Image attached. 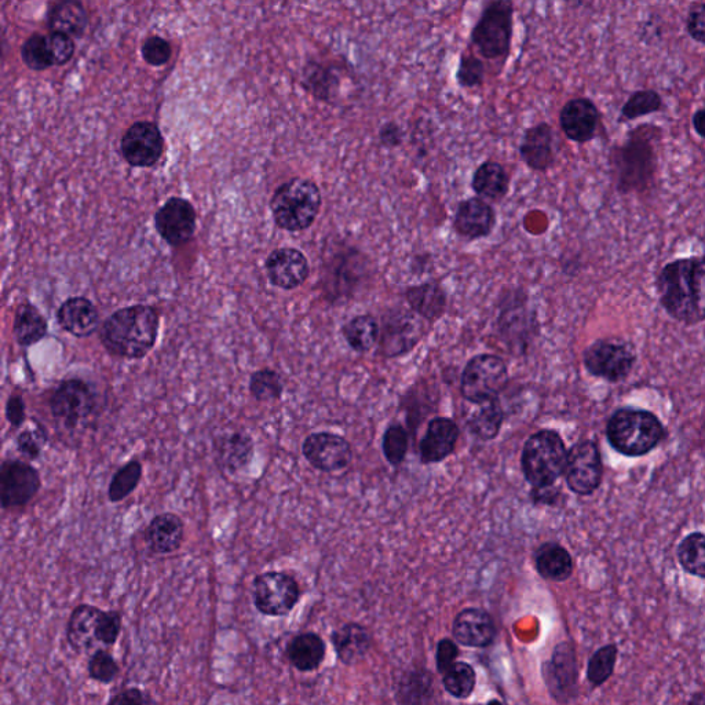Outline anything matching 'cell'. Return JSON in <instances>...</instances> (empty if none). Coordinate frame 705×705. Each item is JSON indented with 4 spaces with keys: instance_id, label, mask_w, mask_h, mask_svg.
Instances as JSON below:
<instances>
[{
    "instance_id": "6da1fadb",
    "label": "cell",
    "mask_w": 705,
    "mask_h": 705,
    "mask_svg": "<svg viewBox=\"0 0 705 705\" xmlns=\"http://www.w3.org/2000/svg\"><path fill=\"white\" fill-rule=\"evenodd\" d=\"M656 287L661 306L672 319L688 325L705 320V255L668 262Z\"/></svg>"
},
{
    "instance_id": "7a4b0ae2",
    "label": "cell",
    "mask_w": 705,
    "mask_h": 705,
    "mask_svg": "<svg viewBox=\"0 0 705 705\" xmlns=\"http://www.w3.org/2000/svg\"><path fill=\"white\" fill-rule=\"evenodd\" d=\"M159 328V313L153 306H127L102 323L100 341L113 357L141 360L155 349Z\"/></svg>"
},
{
    "instance_id": "3957f363",
    "label": "cell",
    "mask_w": 705,
    "mask_h": 705,
    "mask_svg": "<svg viewBox=\"0 0 705 705\" xmlns=\"http://www.w3.org/2000/svg\"><path fill=\"white\" fill-rule=\"evenodd\" d=\"M661 130L655 126H639L631 131L622 146H615L610 153V164L615 174L616 189L623 195L644 192L655 180L657 155L655 140Z\"/></svg>"
},
{
    "instance_id": "277c9868",
    "label": "cell",
    "mask_w": 705,
    "mask_h": 705,
    "mask_svg": "<svg viewBox=\"0 0 705 705\" xmlns=\"http://www.w3.org/2000/svg\"><path fill=\"white\" fill-rule=\"evenodd\" d=\"M606 437L619 454L628 458H641L664 440L666 429L652 412L638 408H622L610 416L606 425Z\"/></svg>"
},
{
    "instance_id": "5b68a950",
    "label": "cell",
    "mask_w": 705,
    "mask_h": 705,
    "mask_svg": "<svg viewBox=\"0 0 705 705\" xmlns=\"http://www.w3.org/2000/svg\"><path fill=\"white\" fill-rule=\"evenodd\" d=\"M321 206L323 196L319 185L302 177L284 182L270 200L276 225L287 232L309 229L319 217Z\"/></svg>"
},
{
    "instance_id": "8992f818",
    "label": "cell",
    "mask_w": 705,
    "mask_h": 705,
    "mask_svg": "<svg viewBox=\"0 0 705 705\" xmlns=\"http://www.w3.org/2000/svg\"><path fill=\"white\" fill-rule=\"evenodd\" d=\"M568 451L560 434L540 430L528 438L522 449L521 465L533 488L553 487L565 473Z\"/></svg>"
},
{
    "instance_id": "52a82bcc",
    "label": "cell",
    "mask_w": 705,
    "mask_h": 705,
    "mask_svg": "<svg viewBox=\"0 0 705 705\" xmlns=\"http://www.w3.org/2000/svg\"><path fill=\"white\" fill-rule=\"evenodd\" d=\"M513 29V3L507 0L491 2L482 10L471 31V43L487 60L504 62L511 53Z\"/></svg>"
},
{
    "instance_id": "ba28073f",
    "label": "cell",
    "mask_w": 705,
    "mask_h": 705,
    "mask_svg": "<svg viewBox=\"0 0 705 705\" xmlns=\"http://www.w3.org/2000/svg\"><path fill=\"white\" fill-rule=\"evenodd\" d=\"M53 418L67 430H78L96 414L98 396L93 387L79 378L64 379L50 397Z\"/></svg>"
},
{
    "instance_id": "9c48e42d",
    "label": "cell",
    "mask_w": 705,
    "mask_h": 705,
    "mask_svg": "<svg viewBox=\"0 0 705 705\" xmlns=\"http://www.w3.org/2000/svg\"><path fill=\"white\" fill-rule=\"evenodd\" d=\"M509 382L507 365L498 356L481 354L466 365L462 375L463 397L474 404L495 401Z\"/></svg>"
},
{
    "instance_id": "30bf717a",
    "label": "cell",
    "mask_w": 705,
    "mask_h": 705,
    "mask_svg": "<svg viewBox=\"0 0 705 705\" xmlns=\"http://www.w3.org/2000/svg\"><path fill=\"white\" fill-rule=\"evenodd\" d=\"M583 357L591 375L612 383L624 381L637 361L633 345L619 338L598 339L587 347Z\"/></svg>"
},
{
    "instance_id": "8fae6325",
    "label": "cell",
    "mask_w": 705,
    "mask_h": 705,
    "mask_svg": "<svg viewBox=\"0 0 705 705\" xmlns=\"http://www.w3.org/2000/svg\"><path fill=\"white\" fill-rule=\"evenodd\" d=\"M255 608L262 615L281 617L290 615L301 598L297 580L286 572L261 573L252 583Z\"/></svg>"
},
{
    "instance_id": "7c38bea8",
    "label": "cell",
    "mask_w": 705,
    "mask_h": 705,
    "mask_svg": "<svg viewBox=\"0 0 705 705\" xmlns=\"http://www.w3.org/2000/svg\"><path fill=\"white\" fill-rule=\"evenodd\" d=\"M543 678L558 704H569L579 697V663L571 641H562L555 646L553 655L544 661Z\"/></svg>"
},
{
    "instance_id": "4fadbf2b",
    "label": "cell",
    "mask_w": 705,
    "mask_h": 705,
    "mask_svg": "<svg viewBox=\"0 0 705 705\" xmlns=\"http://www.w3.org/2000/svg\"><path fill=\"white\" fill-rule=\"evenodd\" d=\"M565 480L576 495H593L604 477L602 456L594 441L584 440L573 445L566 460Z\"/></svg>"
},
{
    "instance_id": "5bb4252c",
    "label": "cell",
    "mask_w": 705,
    "mask_h": 705,
    "mask_svg": "<svg viewBox=\"0 0 705 705\" xmlns=\"http://www.w3.org/2000/svg\"><path fill=\"white\" fill-rule=\"evenodd\" d=\"M42 487L39 471L18 459L3 460L0 469V498L3 509L27 506Z\"/></svg>"
},
{
    "instance_id": "9a60e30c",
    "label": "cell",
    "mask_w": 705,
    "mask_h": 705,
    "mask_svg": "<svg viewBox=\"0 0 705 705\" xmlns=\"http://www.w3.org/2000/svg\"><path fill=\"white\" fill-rule=\"evenodd\" d=\"M73 54H75V43L72 38L57 32H51L49 35H32L21 50L25 65L34 71L67 64Z\"/></svg>"
},
{
    "instance_id": "2e32d148",
    "label": "cell",
    "mask_w": 705,
    "mask_h": 705,
    "mask_svg": "<svg viewBox=\"0 0 705 705\" xmlns=\"http://www.w3.org/2000/svg\"><path fill=\"white\" fill-rule=\"evenodd\" d=\"M120 149L130 166L152 167L163 155V135L156 124L137 122L124 133Z\"/></svg>"
},
{
    "instance_id": "e0dca14e",
    "label": "cell",
    "mask_w": 705,
    "mask_h": 705,
    "mask_svg": "<svg viewBox=\"0 0 705 705\" xmlns=\"http://www.w3.org/2000/svg\"><path fill=\"white\" fill-rule=\"evenodd\" d=\"M196 218L191 203L181 197H171L155 215L157 233L170 246H182L195 235Z\"/></svg>"
},
{
    "instance_id": "ac0fdd59",
    "label": "cell",
    "mask_w": 705,
    "mask_h": 705,
    "mask_svg": "<svg viewBox=\"0 0 705 705\" xmlns=\"http://www.w3.org/2000/svg\"><path fill=\"white\" fill-rule=\"evenodd\" d=\"M302 454L314 469L332 473L345 469L352 460V447L334 433L310 434L302 445Z\"/></svg>"
},
{
    "instance_id": "d6986e66",
    "label": "cell",
    "mask_w": 705,
    "mask_h": 705,
    "mask_svg": "<svg viewBox=\"0 0 705 705\" xmlns=\"http://www.w3.org/2000/svg\"><path fill=\"white\" fill-rule=\"evenodd\" d=\"M270 283L281 290L301 287L310 275L308 258L297 248L284 247L269 255L265 263Z\"/></svg>"
},
{
    "instance_id": "ffe728a7",
    "label": "cell",
    "mask_w": 705,
    "mask_h": 705,
    "mask_svg": "<svg viewBox=\"0 0 705 705\" xmlns=\"http://www.w3.org/2000/svg\"><path fill=\"white\" fill-rule=\"evenodd\" d=\"M601 113L590 98H573L560 112V126L568 140L586 144L597 137Z\"/></svg>"
},
{
    "instance_id": "44dd1931",
    "label": "cell",
    "mask_w": 705,
    "mask_h": 705,
    "mask_svg": "<svg viewBox=\"0 0 705 705\" xmlns=\"http://www.w3.org/2000/svg\"><path fill=\"white\" fill-rule=\"evenodd\" d=\"M498 217L495 208L481 197H469L456 207L454 229L466 240H480L491 236Z\"/></svg>"
},
{
    "instance_id": "7402d4cb",
    "label": "cell",
    "mask_w": 705,
    "mask_h": 705,
    "mask_svg": "<svg viewBox=\"0 0 705 705\" xmlns=\"http://www.w3.org/2000/svg\"><path fill=\"white\" fill-rule=\"evenodd\" d=\"M452 634L459 644L470 648H488L496 638V626L487 610L467 608L458 613Z\"/></svg>"
},
{
    "instance_id": "603a6c76",
    "label": "cell",
    "mask_w": 705,
    "mask_h": 705,
    "mask_svg": "<svg viewBox=\"0 0 705 705\" xmlns=\"http://www.w3.org/2000/svg\"><path fill=\"white\" fill-rule=\"evenodd\" d=\"M554 130L549 123H539L525 130L520 145L521 159L538 173H546L555 164Z\"/></svg>"
},
{
    "instance_id": "cb8c5ba5",
    "label": "cell",
    "mask_w": 705,
    "mask_h": 705,
    "mask_svg": "<svg viewBox=\"0 0 705 705\" xmlns=\"http://www.w3.org/2000/svg\"><path fill=\"white\" fill-rule=\"evenodd\" d=\"M215 460L219 469L235 476L250 467L254 458V441L246 431H232L215 441Z\"/></svg>"
},
{
    "instance_id": "d4e9b609",
    "label": "cell",
    "mask_w": 705,
    "mask_h": 705,
    "mask_svg": "<svg viewBox=\"0 0 705 705\" xmlns=\"http://www.w3.org/2000/svg\"><path fill=\"white\" fill-rule=\"evenodd\" d=\"M57 321L68 334L76 338H89L100 328V312L90 299L73 297L58 309Z\"/></svg>"
},
{
    "instance_id": "484cf974",
    "label": "cell",
    "mask_w": 705,
    "mask_h": 705,
    "mask_svg": "<svg viewBox=\"0 0 705 705\" xmlns=\"http://www.w3.org/2000/svg\"><path fill=\"white\" fill-rule=\"evenodd\" d=\"M459 429L454 420L436 418L430 420L425 437L420 441V458L423 463H438L455 451Z\"/></svg>"
},
{
    "instance_id": "4316f807",
    "label": "cell",
    "mask_w": 705,
    "mask_h": 705,
    "mask_svg": "<svg viewBox=\"0 0 705 705\" xmlns=\"http://www.w3.org/2000/svg\"><path fill=\"white\" fill-rule=\"evenodd\" d=\"M145 542L152 553L173 554L181 549L185 539V524L177 514L156 515L145 529Z\"/></svg>"
},
{
    "instance_id": "83f0119b",
    "label": "cell",
    "mask_w": 705,
    "mask_h": 705,
    "mask_svg": "<svg viewBox=\"0 0 705 705\" xmlns=\"http://www.w3.org/2000/svg\"><path fill=\"white\" fill-rule=\"evenodd\" d=\"M100 608L82 604L71 613L67 626V641L75 652L83 653L98 642V627L102 616Z\"/></svg>"
},
{
    "instance_id": "f1b7e54d",
    "label": "cell",
    "mask_w": 705,
    "mask_h": 705,
    "mask_svg": "<svg viewBox=\"0 0 705 705\" xmlns=\"http://www.w3.org/2000/svg\"><path fill=\"white\" fill-rule=\"evenodd\" d=\"M331 639L336 655L347 666L359 663L371 649L370 631L361 624H345L332 633Z\"/></svg>"
},
{
    "instance_id": "f546056e",
    "label": "cell",
    "mask_w": 705,
    "mask_h": 705,
    "mask_svg": "<svg viewBox=\"0 0 705 705\" xmlns=\"http://www.w3.org/2000/svg\"><path fill=\"white\" fill-rule=\"evenodd\" d=\"M510 182V175L502 164L487 160L474 171L471 188L481 199L498 203L509 195Z\"/></svg>"
},
{
    "instance_id": "4dcf8cb0",
    "label": "cell",
    "mask_w": 705,
    "mask_h": 705,
    "mask_svg": "<svg viewBox=\"0 0 705 705\" xmlns=\"http://www.w3.org/2000/svg\"><path fill=\"white\" fill-rule=\"evenodd\" d=\"M536 571L550 582H566L573 573L571 553L558 543H546L535 554Z\"/></svg>"
},
{
    "instance_id": "1f68e13d",
    "label": "cell",
    "mask_w": 705,
    "mask_h": 705,
    "mask_svg": "<svg viewBox=\"0 0 705 705\" xmlns=\"http://www.w3.org/2000/svg\"><path fill=\"white\" fill-rule=\"evenodd\" d=\"M405 298L416 314L429 321L440 319L447 309V294L434 281L409 287Z\"/></svg>"
},
{
    "instance_id": "d6a6232c",
    "label": "cell",
    "mask_w": 705,
    "mask_h": 705,
    "mask_svg": "<svg viewBox=\"0 0 705 705\" xmlns=\"http://www.w3.org/2000/svg\"><path fill=\"white\" fill-rule=\"evenodd\" d=\"M287 657L292 667L301 672H312L323 664L325 644L319 634L303 633L292 638L287 646Z\"/></svg>"
},
{
    "instance_id": "836d02e7",
    "label": "cell",
    "mask_w": 705,
    "mask_h": 705,
    "mask_svg": "<svg viewBox=\"0 0 705 705\" xmlns=\"http://www.w3.org/2000/svg\"><path fill=\"white\" fill-rule=\"evenodd\" d=\"M49 325L32 303H21L14 316L13 335L21 347H31L46 338Z\"/></svg>"
},
{
    "instance_id": "e575fe53",
    "label": "cell",
    "mask_w": 705,
    "mask_h": 705,
    "mask_svg": "<svg viewBox=\"0 0 705 705\" xmlns=\"http://www.w3.org/2000/svg\"><path fill=\"white\" fill-rule=\"evenodd\" d=\"M87 23H89V17L82 3L61 2L51 7L49 27L57 34L78 38L86 31Z\"/></svg>"
},
{
    "instance_id": "d590c367",
    "label": "cell",
    "mask_w": 705,
    "mask_h": 705,
    "mask_svg": "<svg viewBox=\"0 0 705 705\" xmlns=\"http://www.w3.org/2000/svg\"><path fill=\"white\" fill-rule=\"evenodd\" d=\"M433 696V677L429 671H409L398 685L397 699L403 705H423Z\"/></svg>"
},
{
    "instance_id": "8d00e7d4",
    "label": "cell",
    "mask_w": 705,
    "mask_h": 705,
    "mask_svg": "<svg viewBox=\"0 0 705 705\" xmlns=\"http://www.w3.org/2000/svg\"><path fill=\"white\" fill-rule=\"evenodd\" d=\"M343 335L356 352L371 350L379 338V324L370 314L354 317L343 327Z\"/></svg>"
},
{
    "instance_id": "74e56055",
    "label": "cell",
    "mask_w": 705,
    "mask_h": 705,
    "mask_svg": "<svg viewBox=\"0 0 705 705\" xmlns=\"http://www.w3.org/2000/svg\"><path fill=\"white\" fill-rule=\"evenodd\" d=\"M617 659H619V646L616 644H606L595 650L587 663V681L590 682L591 688H601L613 677Z\"/></svg>"
},
{
    "instance_id": "f35d334b",
    "label": "cell",
    "mask_w": 705,
    "mask_h": 705,
    "mask_svg": "<svg viewBox=\"0 0 705 705\" xmlns=\"http://www.w3.org/2000/svg\"><path fill=\"white\" fill-rule=\"evenodd\" d=\"M679 565L689 575L705 579V533L694 532L679 544Z\"/></svg>"
},
{
    "instance_id": "ab89813d",
    "label": "cell",
    "mask_w": 705,
    "mask_h": 705,
    "mask_svg": "<svg viewBox=\"0 0 705 705\" xmlns=\"http://www.w3.org/2000/svg\"><path fill=\"white\" fill-rule=\"evenodd\" d=\"M142 473V465L138 460H130L129 463L120 467L112 477L108 487V499L111 503L123 502L129 498L131 493L140 485Z\"/></svg>"
},
{
    "instance_id": "60d3db41",
    "label": "cell",
    "mask_w": 705,
    "mask_h": 705,
    "mask_svg": "<svg viewBox=\"0 0 705 705\" xmlns=\"http://www.w3.org/2000/svg\"><path fill=\"white\" fill-rule=\"evenodd\" d=\"M419 325L415 319H407L389 327L385 335V342H383L387 354L389 356H398V354L412 349L418 343L420 335H422Z\"/></svg>"
},
{
    "instance_id": "b9f144b4",
    "label": "cell",
    "mask_w": 705,
    "mask_h": 705,
    "mask_svg": "<svg viewBox=\"0 0 705 705\" xmlns=\"http://www.w3.org/2000/svg\"><path fill=\"white\" fill-rule=\"evenodd\" d=\"M444 688L455 699L465 700L473 694L477 675L470 664L458 661L443 675Z\"/></svg>"
},
{
    "instance_id": "7bdbcfd3",
    "label": "cell",
    "mask_w": 705,
    "mask_h": 705,
    "mask_svg": "<svg viewBox=\"0 0 705 705\" xmlns=\"http://www.w3.org/2000/svg\"><path fill=\"white\" fill-rule=\"evenodd\" d=\"M248 389H250L251 396L259 403H270V401L280 400L283 396L284 385L279 372L263 368V370L255 371L251 375Z\"/></svg>"
},
{
    "instance_id": "ee69618b",
    "label": "cell",
    "mask_w": 705,
    "mask_h": 705,
    "mask_svg": "<svg viewBox=\"0 0 705 705\" xmlns=\"http://www.w3.org/2000/svg\"><path fill=\"white\" fill-rule=\"evenodd\" d=\"M503 412L498 401L482 404L480 411L470 419V430L481 440H492L498 436L502 427Z\"/></svg>"
},
{
    "instance_id": "f6af8a7d",
    "label": "cell",
    "mask_w": 705,
    "mask_h": 705,
    "mask_svg": "<svg viewBox=\"0 0 705 705\" xmlns=\"http://www.w3.org/2000/svg\"><path fill=\"white\" fill-rule=\"evenodd\" d=\"M661 107H663V98L657 91L639 90L635 91L623 105L622 115L627 120H635L659 112Z\"/></svg>"
},
{
    "instance_id": "bcb514c9",
    "label": "cell",
    "mask_w": 705,
    "mask_h": 705,
    "mask_svg": "<svg viewBox=\"0 0 705 705\" xmlns=\"http://www.w3.org/2000/svg\"><path fill=\"white\" fill-rule=\"evenodd\" d=\"M306 87H309L308 90H312L313 96L320 98L321 101L331 100L335 89H339L338 75H335L332 68L314 64L308 68Z\"/></svg>"
},
{
    "instance_id": "7dc6e473",
    "label": "cell",
    "mask_w": 705,
    "mask_h": 705,
    "mask_svg": "<svg viewBox=\"0 0 705 705\" xmlns=\"http://www.w3.org/2000/svg\"><path fill=\"white\" fill-rule=\"evenodd\" d=\"M383 454L393 466L403 463L408 451V433L403 426L393 425L383 436Z\"/></svg>"
},
{
    "instance_id": "c3c4849f",
    "label": "cell",
    "mask_w": 705,
    "mask_h": 705,
    "mask_svg": "<svg viewBox=\"0 0 705 705\" xmlns=\"http://www.w3.org/2000/svg\"><path fill=\"white\" fill-rule=\"evenodd\" d=\"M485 79V65L473 53H463L460 57L456 80L463 89L482 86Z\"/></svg>"
},
{
    "instance_id": "681fc988",
    "label": "cell",
    "mask_w": 705,
    "mask_h": 705,
    "mask_svg": "<svg viewBox=\"0 0 705 705\" xmlns=\"http://www.w3.org/2000/svg\"><path fill=\"white\" fill-rule=\"evenodd\" d=\"M89 677L93 681L100 683H111L113 679L119 675V664L115 660V657L111 653L104 649H98L93 656L90 657L89 667Z\"/></svg>"
},
{
    "instance_id": "f907efd6",
    "label": "cell",
    "mask_w": 705,
    "mask_h": 705,
    "mask_svg": "<svg viewBox=\"0 0 705 705\" xmlns=\"http://www.w3.org/2000/svg\"><path fill=\"white\" fill-rule=\"evenodd\" d=\"M46 443L47 433L40 425H36V429L23 430L17 436L18 452L31 460L39 458L43 445Z\"/></svg>"
},
{
    "instance_id": "816d5d0a",
    "label": "cell",
    "mask_w": 705,
    "mask_h": 705,
    "mask_svg": "<svg viewBox=\"0 0 705 705\" xmlns=\"http://www.w3.org/2000/svg\"><path fill=\"white\" fill-rule=\"evenodd\" d=\"M142 57L153 67L166 64L171 58V46L166 39L160 36H151L142 45Z\"/></svg>"
},
{
    "instance_id": "f5cc1de1",
    "label": "cell",
    "mask_w": 705,
    "mask_h": 705,
    "mask_svg": "<svg viewBox=\"0 0 705 705\" xmlns=\"http://www.w3.org/2000/svg\"><path fill=\"white\" fill-rule=\"evenodd\" d=\"M123 619L118 610L102 612L100 627H98V642L104 645H115L122 631Z\"/></svg>"
},
{
    "instance_id": "db71d44e",
    "label": "cell",
    "mask_w": 705,
    "mask_h": 705,
    "mask_svg": "<svg viewBox=\"0 0 705 705\" xmlns=\"http://www.w3.org/2000/svg\"><path fill=\"white\" fill-rule=\"evenodd\" d=\"M459 657V648L455 641L452 639H441L437 644L436 650V664L437 671L441 675L449 670L456 663V659Z\"/></svg>"
},
{
    "instance_id": "11a10c76",
    "label": "cell",
    "mask_w": 705,
    "mask_h": 705,
    "mask_svg": "<svg viewBox=\"0 0 705 705\" xmlns=\"http://www.w3.org/2000/svg\"><path fill=\"white\" fill-rule=\"evenodd\" d=\"M686 28L690 38L705 45V3H696L690 7Z\"/></svg>"
},
{
    "instance_id": "9f6ffc18",
    "label": "cell",
    "mask_w": 705,
    "mask_h": 705,
    "mask_svg": "<svg viewBox=\"0 0 705 705\" xmlns=\"http://www.w3.org/2000/svg\"><path fill=\"white\" fill-rule=\"evenodd\" d=\"M108 705H157L151 694L138 688L124 689L109 700Z\"/></svg>"
},
{
    "instance_id": "6f0895ef",
    "label": "cell",
    "mask_w": 705,
    "mask_h": 705,
    "mask_svg": "<svg viewBox=\"0 0 705 705\" xmlns=\"http://www.w3.org/2000/svg\"><path fill=\"white\" fill-rule=\"evenodd\" d=\"M6 419L14 427L20 429L27 420V412H25V403L20 396H10L6 403Z\"/></svg>"
},
{
    "instance_id": "680465c9",
    "label": "cell",
    "mask_w": 705,
    "mask_h": 705,
    "mask_svg": "<svg viewBox=\"0 0 705 705\" xmlns=\"http://www.w3.org/2000/svg\"><path fill=\"white\" fill-rule=\"evenodd\" d=\"M404 131L396 122H387L379 130V141L387 149L398 148L403 144Z\"/></svg>"
},
{
    "instance_id": "91938a15",
    "label": "cell",
    "mask_w": 705,
    "mask_h": 705,
    "mask_svg": "<svg viewBox=\"0 0 705 705\" xmlns=\"http://www.w3.org/2000/svg\"><path fill=\"white\" fill-rule=\"evenodd\" d=\"M558 489L553 487L533 488L532 498L536 503L555 504L558 500Z\"/></svg>"
},
{
    "instance_id": "94428289",
    "label": "cell",
    "mask_w": 705,
    "mask_h": 705,
    "mask_svg": "<svg viewBox=\"0 0 705 705\" xmlns=\"http://www.w3.org/2000/svg\"><path fill=\"white\" fill-rule=\"evenodd\" d=\"M693 127L694 131H696V133L705 140V108L699 109V111L694 113Z\"/></svg>"
},
{
    "instance_id": "6125c7cd",
    "label": "cell",
    "mask_w": 705,
    "mask_h": 705,
    "mask_svg": "<svg viewBox=\"0 0 705 705\" xmlns=\"http://www.w3.org/2000/svg\"><path fill=\"white\" fill-rule=\"evenodd\" d=\"M688 705H705V693L694 692L688 701Z\"/></svg>"
},
{
    "instance_id": "be15d7a7",
    "label": "cell",
    "mask_w": 705,
    "mask_h": 705,
    "mask_svg": "<svg viewBox=\"0 0 705 705\" xmlns=\"http://www.w3.org/2000/svg\"><path fill=\"white\" fill-rule=\"evenodd\" d=\"M487 705H503V704L500 703L499 700H492V701H489V703Z\"/></svg>"
}]
</instances>
